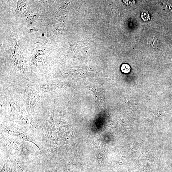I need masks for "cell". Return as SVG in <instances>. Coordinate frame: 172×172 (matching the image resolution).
<instances>
[{
    "label": "cell",
    "instance_id": "cell-2",
    "mask_svg": "<svg viewBox=\"0 0 172 172\" xmlns=\"http://www.w3.org/2000/svg\"><path fill=\"white\" fill-rule=\"evenodd\" d=\"M52 111L47 118L42 129L45 154L48 160L52 158L56 151V137Z\"/></svg>",
    "mask_w": 172,
    "mask_h": 172
},
{
    "label": "cell",
    "instance_id": "cell-7",
    "mask_svg": "<svg viewBox=\"0 0 172 172\" xmlns=\"http://www.w3.org/2000/svg\"><path fill=\"white\" fill-rule=\"evenodd\" d=\"M120 69L122 73H128L130 72L131 68L128 64H124L121 66Z\"/></svg>",
    "mask_w": 172,
    "mask_h": 172
},
{
    "label": "cell",
    "instance_id": "cell-3",
    "mask_svg": "<svg viewBox=\"0 0 172 172\" xmlns=\"http://www.w3.org/2000/svg\"><path fill=\"white\" fill-rule=\"evenodd\" d=\"M3 132L11 136L18 138L24 141L31 142L38 147L41 152V150L35 139L29 132H27L20 127L11 124L4 122L2 125Z\"/></svg>",
    "mask_w": 172,
    "mask_h": 172
},
{
    "label": "cell",
    "instance_id": "cell-6",
    "mask_svg": "<svg viewBox=\"0 0 172 172\" xmlns=\"http://www.w3.org/2000/svg\"><path fill=\"white\" fill-rule=\"evenodd\" d=\"M13 158L7 155L5 156L3 166L1 172H13L11 163Z\"/></svg>",
    "mask_w": 172,
    "mask_h": 172
},
{
    "label": "cell",
    "instance_id": "cell-5",
    "mask_svg": "<svg viewBox=\"0 0 172 172\" xmlns=\"http://www.w3.org/2000/svg\"><path fill=\"white\" fill-rule=\"evenodd\" d=\"M11 112L17 120L25 124L30 125V120L28 114L22 108L15 102H9Z\"/></svg>",
    "mask_w": 172,
    "mask_h": 172
},
{
    "label": "cell",
    "instance_id": "cell-1",
    "mask_svg": "<svg viewBox=\"0 0 172 172\" xmlns=\"http://www.w3.org/2000/svg\"><path fill=\"white\" fill-rule=\"evenodd\" d=\"M1 146L7 155L14 158L20 155L27 156L29 151L24 141L16 137L2 132L1 135Z\"/></svg>",
    "mask_w": 172,
    "mask_h": 172
},
{
    "label": "cell",
    "instance_id": "cell-4",
    "mask_svg": "<svg viewBox=\"0 0 172 172\" xmlns=\"http://www.w3.org/2000/svg\"><path fill=\"white\" fill-rule=\"evenodd\" d=\"M26 97L27 110L29 116L30 126H37L33 120V115L35 108L40 100V95L37 91L32 87L26 88L25 91Z\"/></svg>",
    "mask_w": 172,
    "mask_h": 172
}]
</instances>
